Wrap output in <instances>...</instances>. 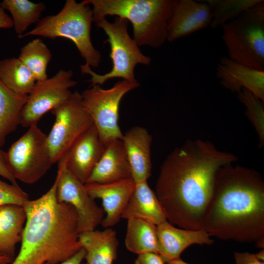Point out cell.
I'll list each match as a JSON object with an SVG mask.
<instances>
[{"mask_svg":"<svg viewBox=\"0 0 264 264\" xmlns=\"http://www.w3.org/2000/svg\"><path fill=\"white\" fill-rule=\"evenodd\" d=\"M237 160L200 139L188 140L173 150L160 167L154 192L167 221L183 229L202 230L217 173Z\"/></svg>","mask_w":264,"mask_h":264,"instance_id":"cell-1","label":"cell"},{"mask_svg":"<svg viewBox=\"0 0 264 264\" xmlns=\"http://www.w3.org/2000/svg\"><path fill=\"white\" fill-rule=\"evenodd\" d=\"M202 229L223 240L264 238V181L253 169L230 163L217 173Z\"/></svg>","mask_w":264,"mask_h":264,"instance_id":"cell-2","label":"cell"},{"mask_svg":"<svg viewBox=\"0 0 264 264\" xmlns=\"http://www.w3.org/2000/svg\"><path fill=\"white\" fill-rule=\"evenodd\" d=\"M56 181L40 198L24 205L26 219L21 247L10 264H57L82 248L78 218L56 198Z\"/></svg>","mask_w":264,"mask_h":264,"instance_id":"cell-3","label":"cell"},{"mask_svg":"<svg viewBox=\"0 0 264 264\" xmlns=\"http://www.w3.org/2000/svg\"><path fill=\"white\" fill-rule=\"evenodd\" d=\"M176 0H84L93 6L92 22L115 16L131 22L139 46H161L167 41L169 18Z\"/></svg>","mask_w":264,"mask_h":264,"instance_id":"cell-4","label":"cell"},{"mask_svg":"<svg viewBox=\"0 0 264 264\" xmlns=\"http://www.w3.org/2000/svg\"><path fill=\"white\" fill-rule=\"evenodd\" d=\"M92 10L83 1L67 0L57 14L44 17L31 30L18 36L23 38L38 36L54 39L65 38L72 41L86 64L98 67L101 61V53L93 46L90 38Z\"/></svg>","mask_w":264,"mask_h":264,"instance_id":"cell-5","label":"cell"},{"mask_svg":"<svg viewBox=\"0 0 264 264\" xmlns=\"http://www.w3.org/2000/svg\"><path fill=\"white\" fill-rule=\"evenodd\" d=\"M96 25L102 28L108 36L105 42L110 47V58L112 67L110 71L104 74L94 72L87 64L80 66L82 73L91 76L88 82L91 86L102 85L113 78H122L130 82H137L135 78L134 69L136 65L149 66L151 59L145 55L139 46L132 38L128 31L127 20L116 17L112 22L106 18L94 21Z\"/></svg>","mask_w":264,"mask_h":264,"instance_id":"cell-6","label":"cell"},{"mask_svg":"<svg viewBox=\"0 0 264 264\" xmlns=\"http://www.w3.org/2000/svg\"><path fill=\"white\" fill-rule=\"evenodd\" d=\"M229 57L253 69L264 71V1L221 26Z\"/></svg>","mask_w":264,"mask_h":264,"instance_id":"cell-7","label":"cell"},{"mask_svg":"<svg viewBox=\"0 0 264 264\" xmlns=\"http://www.w3.org/2000/svg\"><path fill=\"white\" fill-rule=\"evenodd\" d=\"M6 159L15 178L29 184L40 179L53 164L47 135L37 125L28 127L11 145L6 152Z\"/></svg>","mask_w":264,"mask_h":264,"instance_id":"cell-8","label":"cell"},{"mask_svg":"<svg viewBox=\"0 0 264 264\" xmlns=\"http://www.w3.org/2000/svg\"><path fill=\"white\" fill-rule=\"evenodd\" d=\"M91 86L81 95L101 141L105 145L115 139L122 140L124 134L118 125L120 102L127 93L139 87L140 84L122 80L109 89L97 85Z\"/></svg>","mask_w":264,"mask_h":264,"instance_id":"cell-9","label":"cell"},{"mask_svg":"<svg viewBox=\"0 0 264 264\" xmlns=\"http://www.w3.org/2000/svg\"><path fill=\"white\" fill-rule=\"evenodd\" d=\"M51 112L55 121L47 138L52 161L54 164L93 124L77 90Z\"/></svg>","mask_w":264,"mask_h":264,"instance_id":"cell-10","label":"cell"},{"mask_svg":"<svg viewBox=\"0 0 264 264\" xmlns=\"http://www.w3.org/2000/svg\"><path fill=\"white\" fill-rule=\"evenodd\" d=\"M73 75L71 70L60 69L51 78L37 81L22 111L20 125H37L45 113L65 102L72 93L70 88L77 84Z\"/></svg>","mask_w":264,"mask_h":264,"instance_id":"cell-11","label":"cell"},{"mask_svg":"<svg viewBox=\"0 0 264 264\" xmlns=\"http://www.w3.org/2000/svg\"><path fill=\"white\" fill-rule=\"evenodd\" d=\"M58 162V171L55 179L57 200L74 208L78 215L79 233L95 230L104 218L103 209L89 196L85 184L69 171L65 162L62 160Z\"/></svg>","mask_w":264,"mask_h":264,"instance_id":"cell-12","label":"cell"},{"mask_svg":"<svg viewBox=\"0 0 264 264\" xmlns=\"http://www.w3.org/2000/svg\"><path fill=\"white\" fill-rule=\"evenodd\" d=\"M211 9L203 0H176L169 18L167 41L174 42L210 26Z\"/></svg>","mask_w":264,"mask_h":264,"instance_id":"cell-13","label":"cell"},{"mask_svg":"<svg viewBox=\"0 0 264 264\" xmlns=\"http://www.w3.org/2000/svg\"><path fill=\"white\" fill-rule=\"evenodd\" d=\"M104 150L105 145L93 125L75 141L59 160H63L69 171L85 184Z\"/></svg>","mask_w":264,"mask_h":264,"instance_id":"cell-14","label":"cell"},{"mask_svg":"<svg viewBox=\"0 0 264 264\" xmlns=\"http://www.w3.org/2000/svg\"><path fill=\"white\" fill-rule=\"evenodd\" d=\"M135 186L132 178L109 183H85L89 196L102 201L103 209L106 214L101 223L103 227L109 228L119 222Z\"/></svg>","mask_w":264,"mask_h":264,"instance_id":"cell-15","label":"cell"},{"mask_svg":"<svg viewBox=\"0 0 264 264\" xmlns=\"http://www.w3.org/2000/svg\"><path fill=\"white\" fill-rule=\"evenodd\" d=\"M216 75L220 84L233 92L245 88L264 102V71L245 66L229 57L220 59Z\"/></svg>","mask_w":264,"mask_h":264,"instance_id":"cell-16","label":"cell"},{"mask_svg":"<svg viewBox=\"0 0 264 264\" xmlns=\"http://www.w3.org/2000/svg\"><path fill=\"white\" fill-rule=\"evenodd\" d=\"M157 235L158 254L165 263L180 258L182 252L192 244L211 245L214 242L204 230L178 228L167 220L157 225Z\"/></svg>","mask_w":264,"mask_h":264,"instance_id":"cell-17","label":"cell"},{"mask_svg":"<svg viewBox=\"0 0 264 264\" xmlns=\"http://www.w3.org/2000/svg\"><path fill=\"white\" fill-rule=\"evenodd\" d=\"M152 135L144 128L135 126L124 134L122 142L135 183L147 181L151 175Z\"/></svg>","mask_w":264,"mask_h":264,"instance_id":"cell-18","label":"cell"},{"mask_svg":"<svg viewBox=\"0 0 264 264\" xmlns=\"http://www.w3.org/2000/svg\"><path fill=\"white\" fill-rule=\"evenodd\" d=\"M130 178V166L123 142L115 139L105 145L102 155L86 183H109Z\"/></svg>","mask_w":264,"mask_h":264,"instance_id":"cell-19","label":"cell"},{"mask_svg":"<svg viewBox=\"0 0 264 264\" xmlns=\"http://www.w3.org/2000/svg\"><path fill=\"white\" fill-rule=\"evenodd\" d=\"M126 220H143L155 225L167 220L164 211L147 181L135 183L133 192L122 215Z\"/></svg>","mask_w":264,"mask_h":264,"instance_id":"cell-20","label":"cell"},{"mask_svg":"<svg viewBox=\"0 0 264 264\" xmlns=\"http://www.w3.org/2000/svg\"><path fill=\"white\" fill-rule=\"evenodd\" d=\"M79 241L88 264H112L117 258L119 242L116 232L110 228L80 233Z\"/></svg>","mask_w":264,"mask_h":264,"instance_id":"cell-21","label":"cell"},{"mask_svg":"<svg viewBox=\"0 0 264 264\" xmlns=\"http://www.w3.org/2000/svg\"><path fill=\"white\" fill-rule=\"evenodd\" d=\"M26 219L23 206L10 204L0 208V255L13 260L16 246L22 240Z\"/></svg>","mask_w":264,"mask_h":264,"instance_id":"cell-22","label":"cell"},{"mask_svg":"<svg viewBox=\"0 0 264 264\" xmlns=\"http://www.w3.org/2000/svg\"><path fill=\"white\" fill-rule=\"evenodd\" d=\"M28 95L18 94L0 80V149L6 136L21 124V116Z\"/></svg>","mask_w":264,"mask_h":264,"instance_id":"cell-23","label":"cell"},{"mask_svg":"<svg viewBox=\"0 0 264 264\" xmlns=\"http://www.w3.org/2000/svg\"><path fill=\"white\" fill-rule=\"evenodd\" d=\"M125 243L129 251L138 255L148 253L158 254L157 226L139 219L128 220Z\"/></svg>","mask_w":264,"mask_h":264,"instance_id":"cell-24","label":"cell"},{"mask_svg":"<svg viewBox=\"0 0 264 264\" xmlns=\"http://www.w3.org/2000/svg\"><path fill=\"white\" fill-rule=\"evenodd\" d=\"M0 80L10 90L21 95H28L36 81L32 72L18 58L0 61Z\"/></svg>","mask_w":264,"mask_h":264,"instance_id":"cell-25","label":"cell"},{"mask_svg":"<svg viewBox=\"0 0 264 264\" xmlns=\"http://www.w3.org/2000/svg\"><path fill=\"white\" fill-rule=\"evenodd\" d=\"M0 5L10 12L18 36L24 34L30 25L40 21L41 13L45 8L43 2L34 3L28 0H4Z\"/></svg>","mask_w":264,"mask_h":264,"instance_id":"cell-26","label":"cell"},{"mask_svg":"<svg viewBox=\"0 0 264 264\" xmlns=\"http://www.w3.org/2000/svg\"><path fill=\"white\" fill-rule=\"evenodd\" d=\"M51 57L46 45L37 38L22 46L18 59L32 72L36 81H41L47 78L46 69Z\"/></svg>","mask_w":264,"mask_h":264,"instance_id":"cell-27","label":"cell"},{"mask_svg":"<svg viewBox=\"0 0 264 264\" xmlns=\"http://www.w3.org/2000/svg\"><path fill=\"white\" fill-rule=\"evenodd\" d=\"M261 0H205L210 6L213 19L210 24L215 29L233 20Z\"/></svg>","mask_w":264,"mask_h":264,"instance_id":"cell-28","label":"cell"},{"mask_svg":"<svg viewBox=\"0 0 264 264\" xmlns=\"http://www.w3.org/2000/svg\"><path fill=\"white\" fill-rule=\"evenodd\" d=\"M237 94L238 99L245 107L246 116L257 133L261 148L264 144V101L245 88H242Z\"/></svg>","mask_w":264,"mask_h":264,"instance_id":"cell-29","label":"cell"},{"mask_svg":"<svg viewBox=\"0 0 264 264\" xmlns=\"http://www.w3.org/2000/svg\"><path fill=\"white\" fill-rule=\"evenodd\" d=\"M28 200V194L18 184L8 183L0 178V208L10 204L23 206Z\"/></svg>","mask_w":264,"mask_h":264,"instance_id":"cell-30","label":"cell"},{"mask_svg":"<svg viewBox=\"0 0 264 264\" xmlns=\"http://www.w3.org/2000/svg\"><path fill=\"white\" fill-rule=\"evenodd\" d=\"M235 264H264L263 261H260L256 257L255 254L248 252L234 253Z\"/></svg>","mask_w":264,"mask_h":264,"instance_id":"cell-31","label":"cell"},{"mask_svg":"<svg viewBox=\"0 0 264 264\" xmlns=\"http://www.w3.org/2000/svg\"><path fill=\"white\" fill-rule=\"evenodd\" d=\"M0 176L7 179L11 183L18 184L7 163L6 152L1 149H0Z\"/></svg>","mask_w":264,"mask_h":264,"instance_id":"cell-32","label":"cell"},{"mask_svg":"<svg viewBox=\"0 0 264 264\" xmlns=\"http://www.w3.org/2000/svg\"><path fill=\"white\" fill-rule=\"evenodd\" d=\"M165 263L158 254L148 253L138 255L134 264H164Z\"/></svg>","mask_w":264,"mask_h":264,"instance_id":"cell-33","label":"cell"},{"mask_svg":"<svg viewBox=\"0 0 264 264\" xmlns=\"http://www.w3.org/2000/svg\"><path fill=\"white\" fill-rule=\"evenodd\" d=\"M85 251L82 248L70 258L57 264H82L85 259Z\"/></svg>","mask_w":264,"mask_h":264,"instance_id":"cell-34","label":"cell"},{"mask_svg":"<svg viewBox=\"0 0 264 264\" xmlns=\"http://www.w3.org/2000/svg\"><path fill=\"white\" fill-rule=\"evenodd\" d=\"M13 27L11 18L7 15L0 5V28H10Z\"/></svg>","mask_w":264,"mask_h":264,"instance_id":"cell-35","label":"cell"},{"mask_svg":"<svg viewBox=\"0 0 264 264\" xmlns=\"http://www.w3.org/2000/svg\"><path fill=\"white\" fill-rule=\"evenodd\" d=\"M12 260L9 257L0 255V264H9Z\"/></svg>","mask_w":264,"mask_h":264,"instance_id":"cell-36","label":"cell"},{"mask_svg":"<svg viewBox=\"0 0 264 264\" xmlns=\"http://www.w3.org/2000/svg\"><path fill=\"white\" fill-rule=\"evenodd\" d=\"M167 264H190L182 260L180 258H178L177 259L171 261L167 263Z\"/></svg>","mask_w":264,"mask_h":264,"instance_id":"cell-37","label":"cell"},{"mask_svg":"<svg viewBox=\"0 0 264 264\" xmlns=\"http://www.w3.org/2000/svg\"><path fill=\"white\" fill-rule=\"evenodd\" d=\"M256 257L259 260L264 261V249L257 254H255Z\"/></svg>","mask_w":264,"mask_h":264,"instance_id":"cell-38","label":"cell"},{"mask_svg":"<svg viewBox=\"0 0 264 264\" xmlns=\"http://www.w3.org/2000/svg\"><path fill=\"white\" fill-rule=\"evenodd\" d=\"M87 264V263H85V264Z\"/></svg>","mask_w":264,"mask_h":264,"instance_id":"cell-39","label":"cell"}]
</instances>
